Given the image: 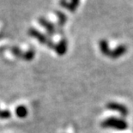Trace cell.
<instances>
[{
    "label": "cell",
    "instance_id": "obj_1",
    "mask_svg": "<svg viewBox=\"0 0 133 133\" xmlns=\"http://www.w3.org/2000/svg\"><path fill=\"white\" fill-rule=\"evenodd\" d=\"M101 126L103 128H112L114 130H117V131H125L128 127V124L123 118L110 117L106 118L101 123Z\"/></svg>",
    "mask_w": 133,
    "mask_h": 133
},
{
    "label": "cell",
    "instance_id": "obj_2",
    "mask_svg": "<svg viewBox=\"0 0 133 133\" xmlns=\"http://www.w3.org/2000/svg\"><path fill=\"white\" fill-rule=\"evenodd\" d=\"M29 35L30 36H32V37L36 38L38 39V41L41 42V44L46 45V46L49 48H51V49H54L55 48L56 44L53 43V42L51 41L46 35L39 32L37 29H34V28H31V29H29Z\"/></svg>",
    "mask_w": 133,
    "mask_h": 133
},
{
    "label": "cell",
    "instance_id": "obj_3",
    "mask_svg": "<svg viewBox=\"0 0 133 133\" xmlns=\"http://www.w3.org/2000/svg\"><path fill=\"white\" fill-rule=\"evenodd\" d=\"M107 108L111 110V111L118 112V114H120L123 117H126L129 114V110L124 105H122V104L118 103V102H114V101L107 103Z\"/></svg>",
    "mask_w": 133,
    "mask_h": 133
},
{
    "label": "cell",
    "instance_id": "obj_4",
    "mask_svg": "<svg viewBox=\"0 0 133 133\" xmlns=\"http://www.w3.org/2000/svg\"><path fill=\"white\" fill-rule=\"evenodd\" d=\"M39 23L41 25L44 29H46L47 31V34L49 35H53L56 33V29L52 22H50L49 21H47L46 18L44 17H39L38 20Z\"/></svg>",
    "mask_w": 133,
    "mask_h": 133
},
{
    "label": "cell",
    "instance_id": "obj_5",
    "mask_svg": "<svg viewBox=\"0 0 133 133\" xmlns=\"http://www.w3.org/2000/svg\"><path fill=\"white\" fill-rule=\"evenodd\" d=\"M54 50L56 51V52L58 53V55L59 56H63L66 53L68 50V41L65 39H60V41L55 46Z\"/></svg>",
    "mask_w": 133,
    "mask_h": 133
},
{
    "label": "cell",
    "instance_id": "obj_6",
    "mask_svg": "<svg viewBox=\"0 0 133 133\" xmlns=\"http://www.w3.org/2000/svg\"><path fill=\"white\" fill-rule=\"evenodd\" d=\"M126 51V47L124 46H119L118 47L116 48L115 50L112 51L111 53H110V57L112 58H119L120 56H122Z\"/></svg>",
    "mask_w": 133,
    "mask_h": 133
},
{
    "label": "cell",
    "instance_id": "obj_7",
    "mask_svg": "<svg viewBox=\"0 0 133 133\" xmlns=\"http://www.w3.org/2000/svg\"><path fill=\"white\" fill-rule=\"evenodd\" d=\"M15 112H16V115L17 116L18 118H26L27 116H28L29 111H28V108H27L26 107L21 105V106L16 107Z\"/></svg>",
    "mask_w": 133,
    "mask_h": 133
},
{
    "label": "cell",
    "instance_id": "obj_8",
    "mask_svg": "<svg viewBox=\"0 0 133 133\" xmlns=\"http://www.w3.org/2000/svg\"><path fill=\"white\" fill-rule=\"evenodd\" d=\"M99 46H100L101 52H102L104 55L110 56V53H111L112 51H110L109 47H108V44H107V41H105V39L101 41L100 43H99Z\"/></svg>",
    "mask_w": 133,
    "mask_h": 133
},
{
    "label": "cell",
    "instance_id": "obj_9",
    "mask_svg": "<svg viewBox=\"0 0 133 133\" xmlns=\"http://www.w3.org/2000/svg\"><path fill=\"white\" fill-rule=\"evenodd\" d=\"M55 14L58 16V27H62L67 22L66 15L64 13L61 12V11H58V10H56Z\"/></svg>",
    "mask_w": 133,
    "mask_h": 133
},
{
    "label": "cell",
    "instance_id": "obj_10",
    "mask_svg": "<svg viewBox=\"0 0 133 133\" xmlns=\"http://www.w3.org/2000/svg\"><path fill=\"white\" fill-rule=\"evenodd\" d=\"M35 50L30 49V50L28 51V52H23V56H22V58H23L24 60H26V61H30V60H32L34 58H35Z\"/></svg>",
    "mask_w": 133,
    "mask_h": 133
},
{
    "label": "cell",
    "instance_id": "obj_11",
    "mask_svg": "<svg viewBox=\"0 0 133 133\" xmlns=\"http://www.w3.org/2000/svg\"><path fill=\"white\" fill-rule=\"evenodd\" d=\"M10 51H11L12 54L15 56V57L22 58V56H23V52H22V51L20 49V48L16 47V46H13V47H11Z\"/></svg>",
    "mask_w": 133,
    "mask_h": 133
},
{
    "label": "cell",
    "instance_id": "obj_12",
    "mask_svg": "<svg viewBox=\"0 0 133 133\" xmlns=\"http://www.w3.org/2000/svg\"><path fill=\"white\" fill-rule=\"evenodd\" d=\"M11 117V114L9 110H1L0 111V118L2 119H7Z\"/></svg>",
    "mask_w": 133,
    "mask_h": 133
},
{
    "label": "cell",
    "instance_id": "obj_13",
    "mask_svg": "<svg viewBox=\"0 0 133 133\" xmlns=\"http://www.w3.org/2000/svg\"><path fill=\"white\" fill-rule=\"evenodd\" d=\"M59 4L62 7L65 8V9H68L69 10V6H70V3L67 2V0H60L59 1Z\"/></svg>",
    "mask_w": 133,
    "mask_h": 133
}]
</instances>
